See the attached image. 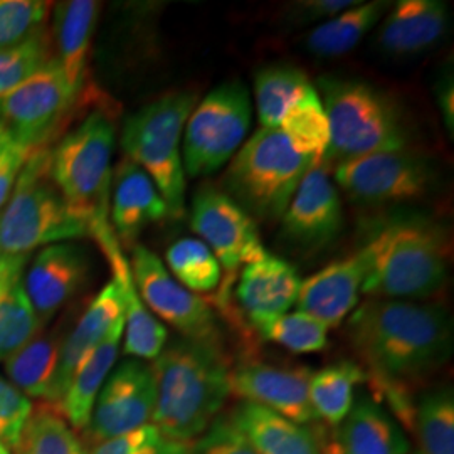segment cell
I'll list each match as a JSON object with an SVG mask.
<instances>
[{"instance_id": "41", "label": "cell", "mask_w": 454, "mask_h": 454, "mask_svg": "<svg viewBox=\"0 0 454 454\" xmlns=\"http://www.w3.org/2000/svg\"><path fill=\"white\" fill-rule=\"evenodd\" d=\"M33 411V401L0 375V444L14 450Z\"/></svg>"}, {"instance_id": "38", "label": "cell", "mask_w": 454, "mask_h": 454, "mask_svg": "<svg viewBox=\"0 0 454 454\" xmlns=\"http://www.w3.org/2000/svg\"><path fill=\"white\" fill-rule=\"evenodd\" d=\"M54 61L49 34L46 31L31 37L16 48L0 51V98L14 91L35 73Z\"/></svg>"}, {"instance_id": "33", "label": "cell", "mask_w": 454, "mask_h": 454, "mask_svg": "<svg viewBox=\"0 0 454 454\" xmlns=\"http://www.w3.org/2000/svg\"><path fill=\"white\" fill-rule=\"evenodd\" d=\"M409 429L416 436L412 454H454V397L450 387L424 394L414 404Z\"/></svg>"}, {"instance_id": "14", "label": "cell", "mask_w": 454, "mask_h": 454, "mask_svg": "<svg viewBox=\"0 0 454 454\" xmlns=\"http://www.w3.org/2000/svg\"><path fill=\"white\" fill-rule=\"evenodd\" d=\"M155 409V377L152 365L127 358L114 367L98 394L88 422L95 442L116 438L152 424Z\"/></svg>"}, {"instance_id": "35", "label": "cell", "mask_w": 454, "mask_h": 454, "mask_svg": "<svg viewBox=\"0 0 454 454\" xmlns=\"http://www.w3.org/2000/svg\"><path fill=\"white\" fill-rule=\"evenodd\" d=\"M170 275L189 292L211 293L223 283V270L211 249L200 239H179L165 254Z\"/></svg>"}, {"instance_id": "22", "label": "cell", "mask_w": 454, "mask_h": 454, "mask_svg": "<svg viewBox=\"0 0 454 454\" xmlns=\"http://www.w3.org/2000/svg\"><path fill=\"white\" fill-rule=\"evenodd\" d=\"M101 4L95 0H67L52 5L51 49L54 63L61 69L73 93L80 98L86 73L91 41L97 29Z\"/></svg>"}, {"instance_id": "32", "label": "cell", "mask_w": 454, "mask_h": 454, "mask_svg": "<svg viewBox=\"0 0 454 454\" xmlns=\"http://www.w3.org/2000/svg\"><path fill=\"white\" fill-rule=\"evenodd\" d=\"M279 130L298 153L309 157L311 162H325L330 145V127L322 99L313 84L288 108Z\"/></svg>"}, {"instance_id": "19", "label": "cell", "mask_w": 454, "mask_h": 454, "mask_svg": "<svg viewBox=\"0 0 454 454\" xmlns=\"http://www.w3.org/2000/svg\"><path fill=\"white\" fill-rule=\"evenodd\" d=\"M450 24V7L441 0H401L379 26L375 44L392 58L418 56L439 44Z\"/></svg>"}, {"instance_id": "29", "label": "cell", "mask_w": 454, "mask_h": 454, "mask_svg": "<svg viewBox=\"0 0 454 454\" xmlns=\"http://www.w3.org/2000/svg\"><path fill=\"white\" fill-rule=\"evenodd\" d=\"M390 2H358L339 16L317 26L307 37V49L318 58H337L357 48L390 9Z\"/></svg>"}, {"instance_id": "18", "label": "cell", "mask_w": 454, "mask_h": 454, "mask_svg": "<svg viewBox=\"0 0 454 454\" xmlns=\"http://www.w3.org/2000/svg\"><path fill=\"white\" fill-rule=\"evenodd\" d=\"M301 279L296 268L283 258L266 253L246 264L239 273L236 298L246 318L256 330L288 313L298 300Z\"/></svg>"}, {"instance_id": "4", "label": "cell", "mask_w": 454, "mask_h": 454, "mask_svg": "<svg viewBox=\"0 0 454 454\" xmlns=\"http://www.w3.org/2000/svg\"><path fill=\"white\" fill-rule=\"evenodd\" d=\"M317 93L330 127L326 165L407 150L406 118L397 103L377 86L357 78L326 74L318 78Z\"/></svg>"}, {"instance_id": "45", "label": "cell", "mask_w": 454, "mask_h": 454, "mask_svg": "<svg viewBox=\"0 0 454 454\" xmlns=\"http://www.w3.org/2000/svg\"><path fill=\"white\" fill-rule=\"evenodd\" d=\"M436 97L439 101V110L444 118V125L453 138L454 131V84L453 74L448 73L436 82Z\"/></svg>"}, {"instance_id": "24", "label": "cell", "mask_w": 454, "mask_h": 454, "mask_svg": "<svg viewBox=\"0 0 454 454\" xmlns=\"http://www.w3.org/2000/svg\"><path fill=\"white\" fill-rule=\"evenodd\" d=\"M112 185L110 217L116 239L133 244L146 227L168 217L157 185L137 163L129 159L118 163Z\"/></svg>"}, {"instance_id": "42", "label": "cell", "mask_w": 454, "mask_h": 454, "mask_svg": "<svg viewBox=\"0 0 454 454\" xmlns=\"http://www.w3.org/2000/svg\"><path fill=\"white\" fill-rule=\"evenodd\" d=\"M191 454H258L226 419H215L204 436L192 442Z\"/></svg>"}, {"instance_id": "40", "label": "cell", "mask_w": 454, "mask_h": 454, "mask_svg": "<svg viewBox=\"0 0 454 454\" xmlns=\"http://www.w3.org/2000/svg\"><path fill=\"white\" fill-rule=\"evenodd\" d=\"M192 442L167 438L148 424L137 431L95 442L88 454H191Z\"/></svg>"}, {"instance_id": "43", "label": "cell", "mask_w": 454, "mask_h": 454, "mask_svg": "<svg viewBox=\"0 0 454 454\" xmlns=\"http://www.w3.org/2000/svg\"><path fill=\"white\" fill-rule=\"evenodd\" d=\"M356 0H301L288 7L285 22L292 26H309L315 22H326L347 9L357 5Z\"/></svg>"}, {"instance_id": "30", "label": "cell", "mask_w": 454, "mask_h": 454, "mask_svg": "<svg viewBox=\"0 0 454 454\" xmlns=\"http://www.w3.org/2000/svg\"><path fill=\"white\" fill-rule=\"evenodd\" d=\"M369 380L358 364L341 360L328 365L309 379V403L318 419L328 426H340L354 406V389Z\"/></svg>"}, {"instance_id": "21", "label": "cell", "mask_w": 454, "mask_h": 454, "mask_svg": "<svg viewBox=\"0 0 454 454\" xmlns=\"http://www.w3.org/2000/svg\"><path fill=\"white\" fill-rule=\"evenodd\" d=\"M121 318L123 298L118 283L112 279L98 293L88 309H84L82 318L74 325L71 333L63 339L58 372L46 404L56 407L61 403L73 375L97 348L99 341L106 337L112 326Z\"/></svg>"}, {"instance_id": "23", "label": "cell", "mask_w": 454, "mask_h": 454, "mask_svg": "<svg viewBox=\"0 0 454 454\" xmlns=\"http://www.w3.org/2000/svg\"><path fill=\"white\" fill-rule=\"evenodd\" d=\"M362 283L364 266L356 253L301 281L294 305L326 328H337L357 307Z\"/></svg>"}, {"instance_id": "31", "label": "cell", "mask_w": 454, "mask_h": 454, "mask_svg": "<svg viewBox=\"0 0 454 454\" xmlns=\"http://www.w3.org/2000/svg\"><path fill=\"white\" fill-rule=\"evenodd\" d=\"M309 86L307 73L298 66L278 63L261 67L254 76V98L261 127L279 129L288 108Z\"/></svg>"}, {"instance_id": "48", "label": "cell", "mask_w": 454, "mask_h": 454, "mask_svg": "<svg viewBox=\"0 0 454 454\" xmlns=\"http://www.w3.org/2000/svg\"><path fill=\"white\" fill-rule=\"evenodd\" d=\"M0 454H11V450L7 448V446H4V444H0Z\"/></svg>"}, {"instance_id": "47", "label": "cell", "mask_w": 454, "mask_h": 454, "mask_svg": "<svg viewBox=\"0 0 454 454\" xmlns=\"http://www.w3.org/2000/svg\"><path fill=\"white\" fill-rule=\"evenodd\" d=\"M20 146L24 145H20L16 138L0 125V159H2L4 155H7L9 152H12V150H16V148H20ZM26 148H27V146H26ZM29 150H31V148H29Z\"/></svg>"}, {"instance_id": "17", "label": "cell", "mask_w": 454, "mask_h": 454, "mask_svg": "<svg viewBox=\"0 0 454 454\" xmlns=\"http://www.w3.org/2000/svg\"><path fill=\"white\" fill-rule=\"evenodd\" d=\"M90 262L88 253L74 243L51 244L35 254L22 281L41 325L48 324L82 290Z\"/></svg>"}, {"instance_id": "9", "label": "cell", "mask_w": 454, "mask_h": 454, "mask_svg": "<svg viewBox=\"0 0 454 454\" xmlns=\"http://www.w3.org/2000/svg\"><path fill=\"white\" fill-rule=\"evenodd\" d=\"M253 103L241 82H227L214 88L191 114L182 163L185 177H207L219 172L243 145L251 127Z\"/></svg>"}, {"instance_id": "7", "label": "cell", "mask_w": 454, "mask_h": 454, "mask_svg": "<svg viewBox=\"0 0 454 454\" xmlns=\"http://www.w3.org/2000/svg\"><path fill=\"white\" fill-rule=\"evenodd\" d=\"M197 105L192 91H172L130 114L121 130L127 159L144 168L162 195L168 217L185 215L187 180L180 137Z\"/></svg>"}, {"instance_id": "10", "label": "cell", "mask_w": 454, "mask_h": 454, "mask_svg": "<svg viewBox=\"0 0 454 454\" xmlns=\"http://www.w3.org/2000/svg\"><path fill=\"white\" fill-rule=\"evenodd\" d=\"M335 182L362 206L401 204L421 199L438 184L436 165L421 153L380 152L335 165Z\"/></svg>"}, {"instance_id": "11", "label": "cell", "mask_w": 454, "mask_h": 454, "mask_svg": "<svg viewBox=\"0 0 454 454\" xmlns=\"http://www.w3.org/2000/svg\"><path fill=\"white\" fill-rule=\"evenodd\" d=\"M191 209L192 231L211 249L226 275L217 294L221 309H226L231 286L239 275V270L253 261L260 260L268 251L261 243L254 219L223 191L214 187L199 189L192 199Z\"/></svg>"}, {"instance_id": "26", "label": "cell", "mask_w": 454, "mask_h": 454, "mask_svg": "<svg viewBox=\"0 0 454 454\" xmlns=\"http://www.w3.org/2000/svg\"><path fill=\"white\" fill-rule=\"evenodd\" d=\"M232 426L258 454H322V438L266 407L243 403L231 416Z\"/></svg>"}, {"instance_id": "8", "label": "cell", "mask_w": 454, "mask_h": 454, "mask_svg": "<svg viewBox=\"0 0 454 454\" xmlns=\"http://www.w3.org/2000/svg\"><path fill=\"white\" fill-rule=\"evenodd\" d=\"M309 165L311 159L298 153L283 131L261 127L231 159L223 177L224 194L249 217L278 221Z\"/></svg>"}, {"instance_id": "36", "label": "cell", "mask_w": 454, "mask_h": 454, "mask_svg": "<svg viewBox=\"0 0 454 454\" xmlns=\"http://www.w3.org/2000/svg\"><path fill=\"white\" fill-rule=\"evenodd\" d=\"M41 332V322L19 278L0 294V362L16 354Z\"/></svg>"}, {"instance_id": "13", "label": "cell", "mask_w": 454, "mask_h": 454, "mask_svg": "<svg viewBox=\"0 0 454 454\" xmlns=\"http://www.w3.org/2000/svg\"><path fill=\"white\" fill-rule=\"evenodd\" d=\"M130 270L146 309L172 325L185 339L219 340V326L211 307L184 288L155 253L142 244L133 246Z\"/></svg>"}, {"instance_id": "34", "label": "cell", "mask_w": 454, "mask_h": 454, "mask_svg": "<svg viewBox=\"0 0 454 454\" xmlns=\"http://www.w3.org/2000/svg\"><path fill=\"white\" fill-rule=\"evenodd\" d=\"M14 454H88L82 439L65 418L49 404L34 409Z\"/></svg>"}, {"instance_id": "15", "label": "cell", "mask_w": 454, "mask_h": 454, "mask_svg": "<svg viewBox=\"0 0 454 454\" xmlns=\"http://www.w3.org/2000/svg\"><path fill=\"white\" fill-rule=\"evenodd\" d=\"M343 226L340 195L328 176V165L311 162L281 217L285 246L313 253L333 243Z\"/></svg>"}, {"instance_id": "27", "label": "cell", "mask_w": 454, "mask_h": 454, "mask_svg": "<svg viewBox=\"0 0 454 454\" xmlns=\"http://www.w3.org/2000/svg\"><path fill=\"white\" fill-rule=\"evenodd\" d=\"M123 318L112 326L106 337L99 341L97 348L88 356L82 367L73 375L61 403L54 407L76 431L88 427L98 394L106 382L108 375L114 371L123 337Z\"/></svg>"}, {"instance_id": "25", "label": "cell", "mask_w": 454, "mask_h": 454, "mask_svg": "<svg viewBox=\"0 0 454 454\" xmlns=\"http://www.w3.org/2000/svg\"><path fill=\"white\" fill-rule=\"evenodd\" d=\"M330 454H409L411 444L379 401L362 395L341 421Z\"/></svg>"}, {"instance_id": "2", "label": "cell", "mask_w": 454, "mask_h": 454, "mask_svg": "<svg viewBox=\"0 0 454 454\" xmlns=\"http://www.w3.org/2000/svg\"><path fill=\"white\" fill-rule=\"evenodd\" d=\"M362 293L380 300H429L448 281V236L429 217L394 212L367 221L357 251Z\"/></svg>"}, {"instance_id": "1", "label": "cell", "mask_w": 454, "mask_h": 454, "mask_svg": "<svg viewBox=\"0 0 454 454\" xmlns=\"http://www.w3.org/2000/svg\"><path fill=\"white\" fill-rule=\"evenodd\" d=\"M347 335L379 390H406L453 356V320L441 305L371 298L350 315Z\"/></svg>"}, {"instance_id": "6", "label": "cell", "mask_w": 454, "mask_h": 454, "mask_svg": "<svg viewBox=\"0 0 454 454\" xmlns=\"http://www.w3.org/2000/svg\"><path fill=\"white\" fill-rule=\"evenodd\" d=\"M114 138L116 129L112 116L95 110L51 150V177L67 206L88 223L93 238L112 227Z\"/></svg>"}, {"instance_id": "20", "label": "cell", "mask_w": 454, "mask_h": 454, "mask_svg": "<svg viewBox=\"0 0 454 454\" xmlns=\"http://www.w3.org/2000/svg\"><path fill=\"white\" fill-rule=\"evenodd\" d=\"M95 239L112 264L114 279L123 298V354L144 362L155 360L167 345L168 332L144 305L131 276L130 262L123 256L114 229L98 234Z\"/></svg>"}, {"instance_id": "12", "label": "cell", "mask_w": 454, "mask_h": 454, "mask_svg": "<svg viewBox=\"0 0 454 454\" xmlns=\"http://www.w3.org/2000/svg\"><path fill=\"white\" fill-rule=\"evenodd\" d=\"M78 97L52 61L14 91L0 98V125L20 145L46 146L71 112Z\"/></svg>"}, {"instance_id": "16", "label": "cell", "mask_w": 454, "mask_h": 454, "mask_svg": "<svg viewBox=\"0 0 454 454\" xmlns=\"http://www.w3.org/2000/svg\"><path fill=\"white\" fill-rule=\"evenodd\" d=\"M309 379L311 372L305 367L244 362L231 371V394L296 424H309L318 419L309 403Z\"/></svg>"}, {"instance_id": "44", "label": "cell", "mask_w": 454, "mask_h": 454, "mask_svg": "<svg viewBox=\"0 0 454 454\" xmlns=\"http://www.w3.org/2000/svg\"><path fill=\"white\" fill-rule=\"evenodd\" d=\"M33 152L34 150H29L26 146H20L0 159V211L7 204L9 197L14 191L17 177Z\"/></svg>"}, {"instance_id": "28", "label": "cell", "mask_w": 454, "mask_h": 454, "mask_svg": "<svg viewBox=\"0 0 454 454\" xmlns=\"http://www.w3.org/2000/svg\"><path fill=\"white\" fill-rule=\"evenodd\" d=\"M63 337L58 332L37 333L16 354L4 360L7 380L27 395L48 403L56 379Z\"/></svg>"}, {"instance_id": "5", "label": "cell", "mask_w": 454, "mask_h": 454, "mask_svg": "<svg viewBox=\"0 0 454 454\" xmlns=\"http://www.w3.org/2000/svg\"><path fill=\"white\" fill-rule=\"evenodd\" d=\"M88 236V223L67 206L51 177V150H34L0 211V249L11 256H29L37 247Z\"/></svg>"}, {"instance_id": "39", "label": "cell", "mask_w": 454, "mask_h": 454, "mask_svg": "<svg viewBox=\"0 0 454 454\" xmlns=\"http://www.w3.org/2000/svg\"><path fill=\"white\" fill-rule=\"evenodd\" d=\"M52 5L44 0H0V51L46 31Z\"/></svg>"}, {"instance_id": "37", "label": "cell", "mask_w": 454, "mask_h": 454, "mask_svg": "<svg viewBox=\"0 0 454 454\" xmlns=\"http://www.w3.org/2000/svg\"><path fill=\"white\" fill-rule=\"evenodd\" d=\"M258 333L294 354H315L328 345V328L298 309L261 326Z\"/></svg>"}, {"instance_id": "46", "label": "cell", "mask_w": 454, "mask_h": 454, "mask_svg": "<svg viewBox=\"0 0 454 454\" xmlns=\"http://www.w3.org/2000/svg\"><path fill=\"white\" fill-rule=\"evenodd\" d=\"M27 256H11L0 249V294L24 276Z\"/></svg>"}, {"instance_id": "3", "label": "cell", "mask_w": 454, "mask_h": 454, "mask_svg": "<svg viewBox=\"0 0 454 454\" xmlns=\"http://www.w3.org/2000/svg\"><path fill=\"white\" fill-rule=\"evenodd\" d=\"M155 409L152 424L167 438L194 442L231 394V367L219 340L180 337L152 365Z\"/></svg>"}]
</instances>
